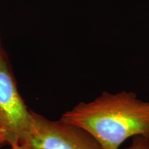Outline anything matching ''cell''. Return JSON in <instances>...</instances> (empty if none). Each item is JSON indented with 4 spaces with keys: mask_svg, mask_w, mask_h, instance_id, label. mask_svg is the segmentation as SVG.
<instances>
[{
    "mask_svg": "<svg viewBox=\"0 0 149 149\" xmlns=\"http://www.w3.org/2000/svg\"><path fill=\"white\" fill-rule=\"evenodd\" d=\"M59 120L86 130L103 149H118L135 136L149 138V102L133 92L104 91L92 102L78 104Z\"/></svg>",
    "mask_w": 149,
    "mask_h": 149,
    "instance_id": "1",
    "label": "cell"
},
{
    "mask_svg": "<svg viewBox=\"0 0 149 149\" xmlns=\"http://www.w3.org/2000/svg\"><path fill=\"white\" fill-rule=\"evenodd\" d=\"M0 120L6 128L10 146L24 144L33 124L31 111L22 100L14 78L0 49Z\"/></svg>",
    "mask_w": 149,
    "mask_h": 149,
    "instance_id": "2",
    "label": "cell"
},
{
    "mask_svg": "<svg viewBox=\"0 0 149 149\" xmlns=\"http://www.w3.org/2000/svg\"><path fill=\"white\" fill-rule=\"evenodd\" d=\"M33 124L27 140L34 149H103L88 132L62 121L48 120L31 111Z\"/></svg>",
    "mask_w": 149,
    "mask_h": 149,
    "instance_id": "3",
    "label": "cell"
},
{
    "mask_svg": "<svg viewBox=\"0 0 149 149\" xmlns=\"http://www.w3.org/2000/svg\"><path fill=\"white\" fill-rule=\"evenodd\" d=\"M127 149H149V138L144 136H135Z\"/></svg>",
    "mask_w": 149,
    "mask_h": 149,
    "instance_id": "4",
    "label": "cell"
},
{
    "mask_svg": "<svg viewBox=\"0 0 149 149\" xmlns=\"http://www.w3.org/2000/svg\"><path fill=\"white\" fill-rule=\"evenodd\" d=\"M6 144L9 145L8 134H7L3 124L0 120V148Z\"/></svg>",
    "mask_w": 149,
    "mask_h": 149,
    "instance_id": "5",
    "label": "cell"
},
{
    "mask_svg": "<svg viewBox=\"0 0 149 149\" xmlns=\"http://www.w3.org/2000/svg\"><path fill=\"white\" fill-rule=\"evenodd\" d=\"M10 149H34L28 144H19L11 146Z\"/></svg>",
    "mask_w": 149,
    "mask_h": 149,
    "instance_id": "6",
    "label": "cell"
}]
</instances>
